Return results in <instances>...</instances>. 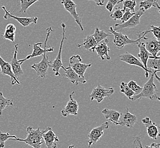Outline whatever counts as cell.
Segmentation results:
<instances>
[{
	"mask_svg": "<svg viewBox=\"0 0 160 148\" xmlns=\"http://www.w3.org/2000/svg\"><path fill=\"white\" fill-rule=\"evenodd\" d=\"M151 74V77L148 80V82L145 84L144 86L142 87V89L141 92L138 95L133 96L130 99L131 100H139L142 98H147L151 100L157 99L158 100H160L158 91L157 90L156 85L154 82V77H156L158 82H160V78L157 74H155L154 72H152Z\"/></svg>",
	"mask_w": 160,
	"mask_h": 148,
	"instance_id": "obj_1",
	"label": "cell"
},
{
	"mask_svg": "<svg viewBox=\"0 0 160 148\" xmlns=\"http://www.w3.org/2000/svg\"><path fill=\"white\" fill-rule=\"evenodd\" d=\"M109 32L114 36L113 42L117 47L118 49L119 50L122 49L124 47L127 45H138L142 39L147 40L148 38L145 37L146 35L151 33V30H148L146 31H139L137 33V35L139 37L138 39L136 40H131L126 35L123 34L121 31L117 32L114 31L112 26L109 28Z\"/></svg>",
	"mask_w": 160,
	"mask_h": 148,
	"instance_id": "obj_2",
	"label": "cell"
},
{
	"mask_svg": "<svg viewBox=\"0 0 160 148\" xmlns=\"http://www.w3.org/2000/svg\"><path fill=\"white\" fill-rule=\"evenodd\" d=\"M43 130H41L39 128L37 130H34L31 127H28L27 128L28 136L25 139H9L10 141H19L25 142L26 144L30 145L34 148H41L44 141L43 138Z\"/></svg>",
	"mask_w": 160,
	"mask_h": 148,
	"instance_id": "obj_3",
	"label": "cell"
},
{
	"mask_svg": "<svg viewBox=\"0 0 160 148\" xmlns=\"http://www.w3.org/2000/svg\"><path fill=\"white\" fill-rule=\"evenodd\" d=\"M47 34L46 38L45 40V42H44V48L43 49L42 48V43H34L33 45V51L32 53L31 54V55L27 56L25 59H21L19 60V61L21 63H23V62L26 61V60H28L30 58H35V57H37V56H43V54L45 53H48V52H52L53 51V47H49V48H47V43L48 40L49 38V35L51 33V32L53 31L51 27L47 29Z\"/></svg>",
	"mask_w": 160,
	"mask_h": 148,
	"instance_id": "obj_4",
	"label": "cell"
},
{
	"mask_svg": "<svg viewBox=\"0 0 160 148\" xmlns=\"http://www.w3.org/2000/svg\"><path fill=\"white\" fill-rule=\"evenodd\" d=\"M145 13V10L143 9H139L138 12L135 13V14L128 19L127 21L123 24H116L114 26V28L112 29L114 31L119 30L121 31L124 29H131L135 28L138 25L140 24V19L142 15H144Z\"/></svg>",
	"mask_w": 160,
	"mask_h": 148,
	"instance_id": "obj_5",
	"label": "cell"
},
{
	"mask_svg": "<svg viewBox=\"0 0 160 148\" xmlns=\"http://www.w3.org/2000/svg\"><path fill=\"white\" fill-rule=\"evenodd\" d=\"M114 93V89L113 87L106 88L99 84L98 86L92 89V93L90 95V100L92 102L94 100H96L97 103H99L102 102L106 97H108L110 99V96L112 95Z\"/></svg>",
	"mask_w": 160,
	"mask_h": 148,
	"instance_id": "obj_6",
	"label": "cell"
},
{
	"mask_svg": "<svg viewBox=\"0 0 160 148\" xmlns=\"http://www.w3.org/2000/svg\"><path fill=\"white\" fill-rule=\"evenodd\" d=\"M81 61L82 58L79 55L73 56L69 59V66L81 77H85L84 74L87 68L90 67L92 66V64L82 63H81Z\"/></svg>",
	"mask_w": 160,
	"mask_h": 148,
	"instance_id": "obj_7",
	"label": "cell"
},
{
	"mask_svg": "<svg viewBox=\"0 0 160 148\" xmlns=\"http://www.w3.org/2000/svg\"><path fill=\"white\" fill-rule=\"evenodd\" d=\"M110 124L108 122H105L98 127L94 128L90 132L88 135V148H90L92 145L96 144L100 138L103 135V132L106 130L108 129Z\"/></svg>",
	"mask_w": 160,
	"mask_h": 148,
	"instance_id": "obj_8",
	"label": "cell"
},
{
	"mask_svg": "<svg viewBox=\"0 0 160 148\" xmlns=\"http://www.w3.org/2000/svg\"><path fill=\"white\" fill-rule=\"evenodd\" d=\"M61 26L62 29V41H61V43L60 45L59 52L58 53V55H57L55 59L53 62H51V63L49 65V67L52 68V71L55 72V75L56 77L60 76V68H62V45H63L65 38V34L66 25L64 23H62Z\"/></svg>",
	"mask_w": 160,
	"mask_h": 148,
	"instance_id": "obj_9",
	"label": "cell"
},
{
	"mask_svg": "<svg viewBox=\"0 0 160 148\" xmlns=\"http://www.w3.org/2000/svg\"><path fill=\"white\" fill-rule=\"evenodd\" d=\"M47 53H44L43 59L38 63H35L32 65L31 67L35 70L38 76L39 77L45 79L46 77L48 70L49 68V65L51 62L49 61L48 56L46 55Z\"/></svg>",
	"mask_w": 160,
	"mask_h": 148,
	"instance_id": "obj_10",
	"label": "cell"
},
{
	"mask_svg": "<svg viewBox=\"0 0 160 148\" xmlns=\"http://www.w3.org/2000/svg\"><path fill=\"white\" fill-rule=\"evenodd\" d=\"M138 122V118L135 114H132L126 108L122 113H120V117L118 121V124L122 127L133 128Z\"/></svg>",
	"mask_w": 160,
	"mask_h": 148,
	"instance_id": "obj_11",
	"label": "cell"
},
{
	"mask_svg": "<svg viewBox=\"0 0 160 148\" xmlns=\"http://www.w3.org/2000/svg\"><path fill=\"white\" fill-rule=\"evenodd\" d=\"M2 9L5 11V14L3 16V18L5 19H8L12 18L18 22L19 23L22 25L23 27H27L31 24H37L38 21V17H20L12 15V13H11L9 10H7L5 6H2Z\"/></svg>",
	"mask_w": 160,
	"mask_h": 148,
	"instance_id": "obj_12",
	"label": "cell"
},
{
	"mask_svg": "<svg viewBox=\"0 0 160 148\" xmlns=\"http://www.w3.org/2000/svg\"><path fill=\"white\" fill-rule=\"evenodd\" d=\"M61 3L64 7L65 9L69 13L71 16L73 17L76 22L80 26L81 31H83L82 20L76 11V8L78 5L74 3L72 0H62Z\"/></svg>",
	"mask_w": 160,
	"mask_h": 148,
	"instance_id": "obj_13",
	"label": "cell"
},
{
	"mask_svg": "<svg viewBox=\"0 0 160 148\" xmlns=\"http://www.w3.org/2000/svg\"><path fill=\"white\" fill-rule=\"evenodd\" d=\"M74 93L75 92L73 91L69 95V100L68 101L66 106L61 111L62 116L64 117H67L71 114L76 116L78 114V104L77 102L73 98V95H74Z\"/></svg>",
	"mask_w": 160,
	"mask_h": 148,
	"instance_id": "obj_14",
	"label": "cell"
},
{
	"mask_svg": "<svg viewBox=\"0 0 160 148\" xmlns=\"http://www.w3.org/2000/svg\"><path fill=\"white\" fill-rule=\"evenodd\" d=\"M147 129V132L149 138L157 140L159 134V125L151 120L149 117H145L142 120Z\"/></svg>",
	"mask_w": 160,
	"mask_h": 148,
	"instance_id": "obj_15",
	"label": "cell"
},
{
	"mask_svg": "<svg viewBox=\"0 0 160 148\" xmlns=\"http://www.w3.org/2000/svg\"><path fill=\"white\" fill-rule=\"evenodd\" d=\"M43 130V138L47 148H57L55 141L59 142V139L58 136H56L52 129L51 127H47L46 130Z\"/></svg>",
	"mask_w": 160,
	"mask_h": 148,
	"instance_id": "obj_16",
	"label": "cell"
},
{
	"mask_svg": "<svg viewBox=\"0 0 160 148\" xmlns=\"http://www.w3.org/2000/svg\"><path fill=\"white\" fill-rule=\"evenodd\" d=\"M62 68H63L65 71V73L62 75V76L65 77L68 80H70L72 83L74 84L76 86H77L79 83H86V80L85 77H81L69 66L67 67H64L62 66Z\"/></svg>",
	"mask_w": 160,
	"mask_h": 148,
	"instance_id": "obj_17",
	"label": "cell"
},
{
	"mask_svg": "<svg viewBox=\"0 0 160 148\" xmlns=\"http://www.w3.org/2000/svg\"><path fill=\"white\" fill-rule=\"evenodd\" d=\"M0 67H1V72L3 75L9 76L11 78V84L15 85L16 84H19L20 82L18 79L16 78L14 74L12 72V69L10 63L6 62L1 58L0 56Z\"/></svg>",
	"mask_w": 160,
	"mask_h": 148,
	"instance_id": "obj_18",
	"label": "cell"
},
{
	"mask_svg": "<svg viewBox=\"0 0 160 148\" xmlns=\"http://www.w3.org/2000/svg\"><path fill=\"white\" fill-rule=\"evenodd\" d=\"M109 40L108 39L106 38L102 40V42L99 43L95 49V51L97 54V56L102 61H104L105 59L108 61L111 60V57L108 56V52L110 51V48L108 46Z\"/></svg>",
	"mask_w": 160,
	"mask_h": 148,
	"instance_id": "obj_19",
	"label": "cell"
},
{
	"mask_svg": "<svg viewBox=\"0 0 160 148\" xmlns=\"http://www.w3.org/2000/svg\"><path fill=\"white\" fill-rule=\"evenodd\" d=\"M119 58L122 61L127 63L128 65H134V66H136L141 67L144 70H145V72L152 73L150 70L145 68L144 66L142 63V62L140 61L138 59L136 58L135 56H133L132 54H131V53L126 52V53L122 54L119 56Z\"/></svg>",
	"mask_w": 160,
	"mask_h": 148,
	"instance_id": "obj_20",
	"label": "cell"
},
{
	"mask_svg": "<svg viewBox=\"0 0 160 148\" xmlns=\"http://www.w3.org/2000/svg\"><path fill=\"white\" fill-rule=\"evenodd\" d=\"M18 50V45L17 44L15 45V51L14 53V56L12 58V61L10 62V64L11 65L12 72L14 74L15 77L17 79H18L21 77L22 75L24 74L23 71L21 68V65L22 63L19 62V60L17 59V56Z\"/></svg>",
	"mask_w": 160,
	"mask_h": 148,
	"instance_id": "obj_21",
	"label": "cell"
},
{
	"mask_svg": "<svg viewBox=\"0 0 160 148\" xmlns=\"http://www.w3.org/2000/svg\"><path fill=\"white\" fill-rule=\"evenodd\" d=\"M144 42L145 49L153 56H158L160 51V40L153 37Z\"/></svg>",
	"mask_w": 160,
	"mask_h": 148,
	"instance_id": "obj_22",
	"label": "cell"
},
{
	"mask_svg": "<svg viewBox=\"0 0 160 148\" xmlns=\"http://www.w3.org/2000/svg\"><path fill=\"white\" fill-rule=\"evenodd\" d=\"M102 114L104 115V117L106 119L110 121L114 125H119L118 121L120 117V113L118 111L115 109H109L108 108H105L102 111Z\"/></svg>",
	"mask_w": 160,
	"mask_h": 148,
	"instance_id": "obj_23",
	"label": "cell"
},
{
	"mask_svg": "<svg viewBox=\"0 0 160 148\" xmlns=\"http://www.w3.org/2000/svg\"><path fill=\"white\" fill-rule=\"evenodd\" d=\"M147 68L152 72L157 73L159 72L160 70V56H150L147 61Z\"/></svg>",
	"mask_w": 160,
	"mask_h": 148,
	"instance_id": "obj_24",
	"label": "cell"
},
{
	"mask_svg": "<svg viewBox=\"0 0 160 148\" xmlns=\"http://www.w3.org/2000/svg\"><path fill=\"white\" fill-rule=\"evenodd\" d=\"M97 45L98 44L96 42V40L94 39V37L92 36V35H88L84 39V42L83 43H81V44H78L77 45V47L78 48H80L82 46L87 50L94 52L95 49H96Z\"/></svg>",
	"mask_w": 160,
	"mask_h": 148,
	"instance_id": "obj_25",
	"label": "cell"
},
{
	"mask_svg": "<svg viewBox=\"0 0 160 148\" xmlns=\"http://www.w3.org/2000/svg\"><path fill=\"white\" fill-rule=\"evenodd\" d=\"M138 45L139 50H140V52L138 54V56L140 59L141 62L144 66L145 68L147 69V61H148V58L152 56L145 49L144 42H142L141 41H140V42L138 44Z\"/></svg>",
	"mask_w": 160,
	"mask_h": 148,
	"instance_id": "obj_26",
	"label": "cell"
},
{
	"mask_svg": "<svg viewBox=\"0 0 160 148\" xmlns=\"http://www.w3.org/2000/svg\"><path fill=\"white\" fill-rule=\"evenodd\" d=\"M16 27L12 24H9L6 25L4 34L2 35L4 39L9 40L14 42L16 36Z\"/></svg>",
	"mask_w": 160,
	"mask_h": 148,
	"instance_id": "obj_27",
	"label": "cell"
},
{
	"mask_svg": "<svg viewBox=\"0 0 160 148\" xmlns=\"http://www.w3.org/2000/svg\"><path fill=\"white\" fill-rule=\"evenodd\" d=\"M158 1L159 0H144L140 3L139 9H143L145 10H147L149 9L151 7H154L160 10Z\"/></svg>",
	"mask_w": 160,
	"mask_h": 148,
	"instance_id": "obj_28",
	"label": "cell"
},
{
	"mask_svg": "<svg viewBox=\"0 0 160 148\" xmlns=\"http://www.w3.org/2000/svg\"><path fill=\"white\" fill-rule=\"evenodd\" d=\"M92 35L96 40L97 43L98 44L101 41L106 39L107 37L112 35V34L111 33H107L104 30H101L98 28H96L94 33L92 34Z\"/></svg>",
	"mask_w": 160,
	"mask_h": 148,
	"instance_id": "obj_29",
	"label": "cell"
},
{
	"mask_svg": "<svg viewBox=\"0 0 160 148\" xmlns=\"http://www.w3.org/2000/svg\"><path fill=\"white\" fill-rule=\"evenodd\" d=\"M9 106H13L12 99L5 98L2 92H0V115L2 114V111L8 108Z\"/></svg>",
	"mask_w": 160,
	"mask_h": 148,
	"instance_id": "obj_30",
	"label": "cell"
},
{
	"mask_svg": "<svg viewBox=\"0 0 160 148\" xmlns=\"http://www.w3.org/2000/svg\"><path fill=\"white\" fill-rule=\"evenodd\" d=\"M38 1L39 0H18V3L20 2V5H19L21 6L20 12H26L27 10L32 5H33Z\"/></svg>",
	"mask_w": 160,
	"mask_h": 148,
	"instance_id": "obj_31",
	"label": "cell"
},
{
	"mask_svg": "<svg viewBox=\"0 0 160 148\" xmlns=\"http://www.w3.org/2000/svg\"><path fill=\"white\" fill-rule=\"evenodd\" d=\"M120 92L124 93L129 99L135 95V93L129 88V87L127 86V84L124 82H122L120 84Z\"/></svg>",
	"mask_w": 160,
	"mask_h": 148,
	"instance_id": "obj_32",
	"label": "cell"
},
{
	"mask_svg": "<svg viewBox=\"0 0 160 148\" xmlns=\"http://www.w3.org/2000/svg\"><path fill=\"white\" fill-rule=\"evenodd\" d=\"M16 136H12L9 133H3L0 131V148H3L5 146V142L9 139H16Z\"/></svg>",
	"mask_w": 160,
	"mask_h": 148,
	"instance_id": "obj_33",
	"label": "cell"
},
{
	"mask_svg": "<svg viewBox=\"0 0 160 148\" xmlns=\"http://www.w3.org/2000/svg\"><path fill=\"white\" fill-rule=\"evenodd\" d=\"M123 3L124 11H125L126 9H129L133 11V12H135V8L136 6V0H124Z\"/></svg>",
	"mask_w": 160,
	"mask_h": 148,
	"instance_id": "obj_34",
	"label": "cell"
},
{
	"mask_svg": "<svg viewBox=\"0 0 160 148\" xmlns=\"http://www.w3.org/2000/svg\"><path fill=\"white\" fill-rule=\"evenodd\" d=\"M127 86L129 87V88L132 90L133 92L135 93L134 95L140 93L142 89V87L138 85L136 82L133 80H131L129 83L127 84Z\"/></svg>",
	"mask_w": 160,
	"mask_h": 148,
	"instance_id": "obj_35",
	"label": "cell"
},
{
	"mask_svg": "<svg viewBox=\"0 0 160 148\" xmlns=\"http://www.w3.org/2000/svg\"><path fill=\"white\" fill-rule=\"evenodd\" d=\"M124 11L123 9H120V7H118L115 9V11L110 14V17L115 21L120 20L122 18L123 13Z\"/></svg>",
	"mask_w": 160,
	"mask_h": 148,
	"instance_id": "obj_36",
	"label": "cell"
},
{
	"mask_svg": "<svg viewBox=\"0 0 160 148\" xmlns=\"http://www.w3.org/2000/svg\"><path fill=\"white\" fill-rule=\"evenodd\" d=\"M124 1V0H108V3H106V8L109 12H111L116 5L123 3Z\"/></svg>",
	"mask_w": 160,
	"mask_h": 148,
	"instance_id": "obj_37",
	"label": "cell"
},
{
	"mask_svg": "<svg viewBox=\"0 0 160 148\" xmlns=\"http://www.w3.org/2000/svg\"><path fill=\"white\" fill-rule=\"evenodd\" d=\"M135 12H131V10L129 9H126L124 12L123 13L122 18L120 19L121 22H122V24H123V23L127 21L128 19L131 18L135 14Z\"/></svg>",
	"mask_w": 160,
	"mask_h": 148,
	"instance_id": "obj_38",
	"label": "cell"
},
{
	"mask_svg": "<svg viewBox=\"0 0 160 148\" xmlns=\"http://www.w3.org/2000/svg\"><path fill=\"white\" fill-rule=\"evenodd\" d=\"M151 32H152L153 34L154 37H155L157 40H160V27H157V26H155L154 25H151Z\"/></svg>",
	"mask_w": 160,
	"mask_h": 148,
	"instance_id": "obj_39",
	"label": "cell"
},
{
	"mask_svg": "<svg viewBox=\"0 0 160 148\" xmlns=\"http://www.w3.org/2000/svg\"><path fill=\"white\" fill-rule=\"evenodd\" d=\"M133 144L135 146L136 148H143L142 146V141H141V139L137 136L135 139L134 142H133Z\"/></svg>",
	"mask_w": 160,
	"mask_h": 148,
	"instance_id": "obj_40",
	"label": "cell"
},
{
	"mask_svg": "<svg viewBox=\"0 0 160 148\" xmlns=\"http://www.w3.org/2000/svg\"><path fill=\"white\" fill-rule=\"evenodd\" d=\"M144 148H160V144L157 143H153L151 144V146L146 145Z\"/></svg>",
	"mask_w": 160,
	"mask_h": 148,
	"instance_id": "obj_41",
	"label": "cell"
},
{
	"mask_svg": "<svg viewBox=\"0 0 160 148\" xmlns=\"http://www.w3.org/2000/svg\"><path fill=\"white\" fill-rule=\"evenodd\" d=\"M88 1H93L96 3L97 5L102 6L104 5V0H88Z\"/></svg>",
	"mask_w": 160,
	"mask_h": 148,
	"instance_id": "obj_42",
	"label": "cell"
},
{
	"mask_svg": "<svg viewBox=\"0 0 160 148\" xmlns=\"http://www.w3.org/2000/svg\"><path fill=\"white\" fill-rule=\"evenodd\" d=\"M68 148H76L74 145H70Z\"/></svg>",
	"mask_w": 160,
	"mask_h": 148,
	"instance_id": "obj_43",
	"label": "cell"
},
{
	"mask_svg": "<svg viewBox=\"0 0 160 148\" xmlns=\"http://www.w3.org/2000/svg\"><path fill=\"white\" fill-rule=\"evenodd\" d=\"M0 72H1V70H0Z\"/></svg>",
	"mask_w": 160,
	"mask_h": 148,
	"instance_id": "obj_44",
	"label": "cell"
}]
</instances>
